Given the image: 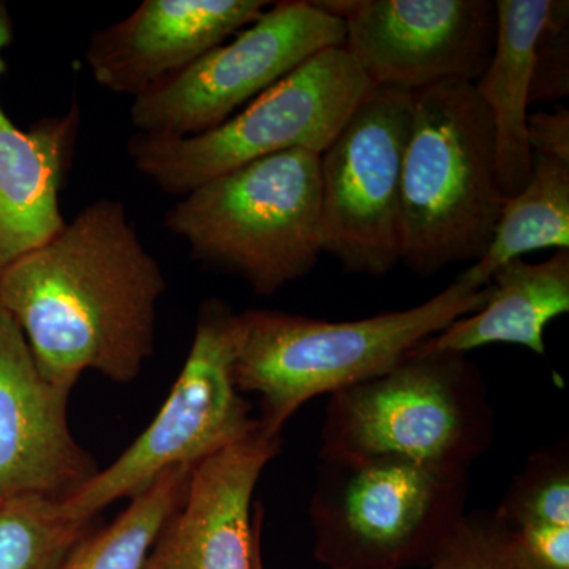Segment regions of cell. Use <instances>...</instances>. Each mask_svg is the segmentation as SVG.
<instances>
[{
	"instance_id": "obj_9",
	"label": "cell",
	"mask_w": 569,
	"mask_h": 569,
	"mask_svg": "<svg viewBox=\"0 0 569 569\" xmlns=\"http://www.w3.org/2000/svg\"><path fill=\"white\" fill-rule=\"evenodd\" d=\"M343 44L346 24L317 2L271 3L233 40L137 97L130 122L149 137L209 132L318 52Z\"/></svg>"
},
{
	"instance_id": "obj_7",
	"label": "cell",
	"mask_w": 569,
	"mask_h": 569,
	"mask_svg": "<svg viewBox=\"0 0 569 569\" xmlns=\"http://www.w3.org/2000/svg\"><path fill=\"white\" fill-rule=\"evenodd\" d=\"M373 89L346 47L329 48L222 126L186 138L137 133L127 142V153L138 173L182 198L263 157L293 149L323 152Z\"/></svg>"
},
{
	"instance_id": "obj_14",
	"label": "cell",
	"mask_w": 569,
	"mask_h": 569,
	"mask_svg": "<svg viewBox=\"0 0 569 569\" xmlns=\"http://www.w3.org/2000/svg\"><path fill=\"white\" fill-rule=\"evenodd\" d=\"M268 0H144L93 33L86 62L100 88L132 99L252 24Z\"/></svg>"
},
{
	"instance_id": "obj_1",
	"label": "cell",
	"mask_w": 569,
	"mask_h": 569,
	"mask_svg": "<svg viewBox=\"0 0 569 569\" xmlns=\"http://www.w3.org/2000/svg\"><path fill=\"white\" fill-rule=\"evenodd\" d=\"M162 268L122 201H93L0 272V306L43 373L73 389L88 370L132 383L156 350Z\"/></svg>"
},
{
	"instance_id": "obj_4",
	"label": "cell",
	"mask_w": 569,
	"mask_h": 569,
	"mask_svg": "<svg viewBox=\"0 0 569 569\" xmlns=\"http://www.w3.org/2000/svg\"><path fill=\"white\" fill-rule=\"evenodd\" d=\"M318 156L293 149L217 176L164 213V227L204 268L276 295L323 253Z\"/></svg>"
},
{
	"instance_id": "obj_21",
	"label": "cell",
	"mask_w": 569,
	"mask_h": 569,
	"mask_svg": "<svg viewBox=\"0 0 569 569\" xmlns=\"http://www.w3.org/2000/svg\"><path fill=\"white\" fill-rule=\"evenodd\" d=\"M493 512L515 531L569 527L568 441L535 451Z\"/></svg>"
},
{
	"instance_id": "obj_19",
	"label": "cell",
	"mask_w": 569,
	"mask_h": 569,
	"mask_svg": "<svg viewBox=\"0 0 569 569\" xmlns=\"http://www.w3.org/2000/svg\"><path fill=\"white\" fill-rule=\"evenodd\" d=\"M190 467H174L160 475L137 497L130 498L111 523L96 529L70 553L59 569H142L153 542L181 503Z\"/></svg>"
},
{
	"instance_id": "obj_10",
	"label": "cell",
	"mask_w": 569,
	"mask_h": 569,
	"mask_svg": "<svg viewBox=\"0 0 569 569\" xmlns=\"http://www.w3.org/2000/svg\"><path fill=\"white\" fill-rule=\"evenodd\" d=\"M413 92L376 88L318 156L323 253L350 274L402 261V178Z\"/></svg>"
},
{
	"instance_id": "obj_27",
	"label": "cell",
	"mask_w": 569,
	"mask_h": 569,
	"mask_svg": "<svg viewBox=\"0 0 569 569\" xmlns=\"http://www.w3.org/2000/svg\"><path fill=\"white\" fill-rule=\"evenodd\" d=\"M0 503H2V498H0Z\"/></svg>"
},
{
	"instance_id": "obj_2",
	"label": "cell",
	"mask_w": 569,
	"mask_h": 569,
	"mask_svg": "<svg viewBox=\"0 0 569 569\" xmlns=\"http://www.w3.org/2000/svg\"><path fill=\"white\" fill-rule=\"evenodd\" d=\"M490 295V283L475 288L456 280L422 305L355 321L246 310L236 385L260 399L261 425L282 436L307 402L388 372L427 339L481 310Z\"/></svg>"
},
{
	"instance_id": "obj_8",
	"label": "cell",
	"mask_w": 569,
	"mask_h": 569,
	"mask_svg": "<svg viewBox=\"0 0 569 569\" xmlns=\"http://www.w3.org/2000/svg\"><path fill=\"white\" fill-rule=\"evenodd\" d=\"M242 316L219 298L198 312L192 347L159 413L110 467L62 500L73 518H99L174 467L193 468L260 425L234 381Z\"/></svg>"
},
{
	"instance_id": "obj_16",
	"label": "cell",
	"mask_w": 569,
	"mask_h": 569,
	"mask_svg": "<svg viewBox=\"0 0 569 569\" xmlns=\"http://www.w3.org/2000/svg\"><path fill=\"white\" fill-rule=\"evenodd\" d=\"M492 295L478 312L459 318L417 348L418 353H470L490 343H511L546 353L550 321L569 312V249L549 260L509 261L490 279Z\"/></svg>"
},
{
	"instance_id": "obj_15",
	"label": "cell",
	"mask_w": 569,
	"mask_h": 569,
	"mask_svg": "<svg viewBox=\"0 0 569 569\" xmlns=\"http://www.w3.org/2000/svg\"><path fill=\"white\" fill-rule=\"evenodd\" d=\"M13 20L0 0V78ZM81 108L40 119L21 130L0 104V272L21 254L43 246L66 227L59 197L80 137Z\"/></svg>"
},
{
	"instance_id": "obj_12",
	"label": "cell",
	"mask_w": 569,
	"mask_h": 569,
	"mask_svg": "<svg viewBox=\"0 0 569 569\" xmlns=\"http://www.w3.org/2000/svg\"><path fill=\"white\" fill-rule=\"evenodd\" d=\"M280 449L282 436L260 422L194 466L142 569H253L264 516L254 490Z\"/></svg>"
},
{
	"instance_id": "obj_25",
	"label": "cell",
	"mask_w": 569,
	"mask_h": 569,
	"mask_svg": "<svg viewBox=\"0 0 569 569\" xmlns=\"http://www.w3.org/2000/svg\"><path fill=\"white\" fill-rule=\"evenodd\" d=\"M515 533L538 569H569V527H541Z\"/></svg>"
},
{
	"instance_id": "obj_5",
	"label": "cell",
	"mask_w": 569,
	"mask_h": 569,
	"mask_svg": "<svg viewBox=\"0 0 569 569\" xmlns=\"http://www.w3.org/2000/svg\"><path fill=\"white\" fill-rule=\"evenodd\" d=\"M496 413L466 353H418L329 396L320 460L391 458L470 470L492 447Z\"/></svg>"
},
{
	"instance_id": "obj_20",
	"label": "cell",
	"mask_w": 569,
	"mask_h": 569,
	"mask_svg": "<svg viewBox=\"0 0 569 569\" xmlns=\"http://www.w3.org/2000/svg\"><path fill=\"white\" fill-rule=\"evenodd\" d=\"M97 529V518H73L62 500L39 496L0 503V569H59Z\"/></svg>"
},
{
	"instance_id": "obj_24",
	"label": "cell",
	"mask_w": 569,
	"mask_h": 569,
	"mask_svg": "<svg viewBox=\"0 0 569 569\" xmlns=\"http://www.w3.org/2000/svg\"><path fill=\"white\" fill-rule=\"evenodd\" d=\"M527 140L533 156L549 157L569 164V111L535 112L527 119Z\"/></svg>"
},
{
	"instance_id": "obj_6",
	"label": "cell",
	"mask_w": 569,
	"mask_h": 569,
	"mask_svg": "<svg viewBox=\"0 0 569 569\" xmlns=\"http://www.w3.org/2000/svg\"><path fill=\"white\" fill-rule=\"evenodd\" d=\"M470 477L402 459L320 460L309 505L328 569L426 567L466 516Z\"/></svg>"
},
{
	"instance_id": "obj_26",
	"label": "cell",
	"mask_w": 569,
	"mask_h": 569,
	"mask_svg": "<svg viewBox=\"0 0 569 569\" xmlns=\"http://www.w3.org/2000/svg\"><path fill=\"white\" fill-rule=\"evenodd\" d=\"M253 569H264L263 556H261V542L257 546V550H254Z\"/></svg>"
},
{
	"instance_id": "obj_18",
	"label": "cell",
	"mask_w": 569,
	"mask_h": 569,
	"mask_svg": "<svg viewBox=\"0 0 569 569\" xmlns=\"http://www.w3.org/2000/svg\"><path fill=\"white\" fill-rule=\"evenodd\" d=\"M542 249H569V164L533 156L529 182L505 201L488 250L456 280L486 287L498 268Z\"/></svg>"
},
{
	"instance_id": "obj_3",
	"label": "cell",
	"mask_w": 569,
	"mask_h": 569,
	"mask_svg": "<svg viewBox=\"0 0 569 569\" xmlns=\"http://www.w3.org/2000/svg\"><path fill=\"white\" fill-rule=\"evenodd\" d=\"M505 194L496 127L473 82L413 92L402 178V261L430 277L486 253Z\"/></svg>"
},
{
	"instance_id": "obj_17",
	"label": "cell",
	"mask_w": 569,
	"mask_h": 569,
	"mask_svg": "<svg viewBox=\"0 0 569 569\" xmlns=\"http://www.w3.org/2000/svg\"><path fill=\"white\" fill-rule=\"evenodd\" d=\"M496 7V47L473 86L496 127L498 186L511 198L529 182L533 163L527 119L535 52L550 0H497Z\"/></svg>"
},
{
	"instance_id": "obj_11",
	"label": "cell",
	"mask_w": 569,
	"mask_h": 569,
	"mask_svg": "<svg viewBox=\"0 0 569 569\" xmlns=\"http://www.w3.org/2000/svg\"><path fill=\"white\" fill-rule=\"evenodd\" d=\"M346 24V50L373 88L417 92L445 81L475 82L492 58V0H329Z\"/></svg>"
},
{
	"instance_id": "obj_23",
	"label": "cell",
	"mask_w": 569,
	"mask_h": 569,
	"mask_svg": "<svg viewBox=\"0 0 569 569\" xmlns=\"http://www.w3.org/2000/svg\"><path fill=\"white\" fill-rule=\"evenodd\" d=\"M569 3L550 0L535 52L530 103L553 102L569 93Z\"/></svg>"
},
{
	"instance_id": "obj_22",
	"label": "cell",
	"mask_w": 569,
	"mask_h": 569,
	"mask_svg": "<svg viewBox=\"0 0 569 569\" xmlns=\"http://www.w3.org/2000/svg\"><path fill=\"white\" fill-rule=\"evenodd\" d=\"M425 569H538L493 511L466 512Z\"/></svg>"
},
{
	"instance_id": "obj_13",
	"label": "cell",
	"mask_w": 569,
	"mask_h": 569,
	"mask_svg": "<svg viewBox=\"0 0 569 569\" xmlns=\"http://www.w3.org/2000/svg\"><path fill=\"white\" fill-rule=\"evenodd\" d=\"M71 389L40 372L28 340L0 306V498L66 500L100 471L71 433Z\"/></svg>"
}]
</instances>
